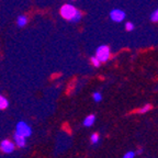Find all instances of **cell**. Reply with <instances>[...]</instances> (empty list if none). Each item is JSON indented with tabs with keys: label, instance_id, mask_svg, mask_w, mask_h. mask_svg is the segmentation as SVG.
<instances>
[{
	"label": "cell",
	"instance_id": "8fae6325",
	"mask_svg": "<svg viewBox=\"0 0 158 158\" xmlns=\"http://www.w3.org/2000/svg\"><path fill=\"white\" fill-rule=\"evenodd\" d=\"M125 30L127 31V32H132V31H134V29H135V25H134L133 22H130V21H127V22H125Z\"/></svg>",
	"mask_w": 158,
	"mask_h": 158
},
{
	"label": "cell",
	"instance_id": "ba28073f",
	"mask_svg": "<svg viewBox=\"0 0 158 158\" xmlns=\"http://www.w3.org/2000/svg\"><path fill=\"white\" fill-rule=\"evenodd\" d=\"M27 21H29V19H27V15H19V17L17 18V24H18V27H25V25L27 24Z\"/></svg>",
	"mask_w": 158,
	"mask_h": 158
},
{
	"label": "cell",
	"instance_id": "5bb4252c",
	"mask_svg": "<svg viewBox=\"0 0 158 158\" xmlns=\"http://www.w3.org/2000/svg\"><path fill=\"white\" fill-rule=\"evenodd\" d=\"M90 62H91V64L94 65V67H100V65H101L100 60H99V59L97 58L96 56H92L91 58H90Z\"/></svg>",
	"mask_w": 158,
	"mask_h": 158
},
{
	"label": "cell",
	"instance_id": "5b68a950",
	"mask_svg": "<svg viewBox=\"0 0 158 158\" xmlns=\"http://www.w3.org/2000/svg\"><path fill=\"white\" fill-rule=\"evenodd\" d=\"M15 144L13 142L9 141V139H3L0 144V149L6 154H11L15 151Z\"/></svg>",
	"mask_w": 158,
	"mask_h": 158
},
{
	"label": "cell",
	"instance_id": "7c38bea8",
	"mask_svg": "<svg viewBox=\"0 0 158 158\" xmlns=\"http://www.w3.org/2000/svg\"><path fill=\"white\" fill-rule=\"evenodd\" d=\"M151 109H152V104H146V106H144L143 108H141L139 110H138V113L144 114V113H146V112L149 111Z\"/></svg>",
	"mask_w": 158,
	"mask_h": 158
},
{
	"label": "cell",
	"instance_id": "3957f363",
	"mask_svg": "<svg viewBox=\"0 0 158 158\" xmlns=\"http://www.w3.org/2000/svg\"><path fill=\"white\" fill-rule=\"evenodd\" d=\"M109 17H110V20L112 22L115 23H121L123 22L126 18V13L124 10L118 9V8H115V9H112L109 13Z\"/></svg>",
	"mask_w": 158,
	"mask_h": 158
},
{
	"label": "cell",
	"instance_id": "2e32d148",
	"mask_svg": "<svg viewBox=\"0 0 158 158\" xmlns=\"http://www.w3.org/2000/svg\"><path fill=\"white\" fill-rule=\"evenodd\" d=\"M135 152H132V151H130V152H127V153L125 154V155L123 156V158H134L135 157Z\"/></svg>",
	"mask_w": 158,
	"mask_h": 158
},
{
	"label": "cell",
	"instance_id": "8992f818",
	"mask_svg": "<svg viewBox=\"0 0 158 158\" xmlns=\"http://www.w3.org/2000/svg\"><path fill=\"white\" fill-rule=\"evenodd\" d=\"M13 143H15L18 147L23 148V147H25V145H27V137L15 133V135H13Z\"/></svg>",
	"mask_w": 158,
	"mask_h": 158
},
{
	"label": "cell",
	"instance_id": "4fadbf2b",
	"mask_svg": "<svg viewBox=\"0 0 158 158\" xmlns=\"http://www.w3.org/2000/svg\"><path fill=\"white\" fill-rule=\"evenodd\" d=\"M100 139V136H99L98 133H94L91 136H90V141H91L92 144H97Z\"/></svg>",
	"mask_w": 158,
	"mask_h": 158
},
{
	"label": "cell",
	"instance_id": "ac0fdd59",
	"mask_svg": "<svg viewBox=\"0 0 158 158\" xmlns=\"http://www.w3.org/2000/svg\"><path fill=\"white\" fill-rule=\"evenodd\" d=\"M70 1H75V0H70Z\"/></svg>",
	"mask_w": 158,
	"mask_h": 158
},
{
	"label": "cell",
	"instance_id": "9c48e42d",
	"mask_svg": "<svg viewBox=\"0 0 158 158\" xmlns=\"http://www.w3.org/2000/svg\"><path fill=\"white\" fill-rule=\"evenodd\" d=\"M8 106H9L8 99H6L5 97L0 94V110H5V109L8 108Z\"/></svg>",
	"mask_w": 158,
	"mask_h": 158
},
{
	"label": "cell",
	"instance_id": "52a82bcc",
	"mask_svg": "<svg viewBox=\"0 0 158 158\" xmlns=\"http://www.w3.org/2000/svg\"><path fill=\"white\" fill-rule=\"evenodd\" d=\"M96 122V115L94 114H90V115L86 116L84 120V125L86 127H89V126H92Z\"/></svg>",
	"mask_w": 158,
	"mask_h": 158
},
{
	"label": "cell",
	"instance_id": "7a4b0ae2",
	"mask_svg": "<svg viewBox=\"0 0 158 158\" xmlns=\"http://www.w3.org/2000/svg\"><path fill=\"white\" fill-rule=\"evenodd\" d=\"M94 56L100 60V63H106L111 57V49L106 44L100 45L96 49V55Z\"/></svg>",
	"mask_w": 158,
	"mask_h": 158
},
{
	"label": "cell",
	"instance_id": "277c9868",
	"mask_svg": "<svg viewBox=\"0 0 158 158\" xmlns=\"http://www.w3.org/2000/svg\"><path fill=\"white\" fill-rule=\"evenodd\" d=\"M15 133L24 136V137H29L32 134V130H31V127H30V125L27 123H25L23 121H20L18 122L17 127H15Z\"/></svg>",
	"mask_w": 158,
	"mask_h": 158
},
{
	"label": "cell",
	"instance_id": "6da1fadb",
	"mask_svg": "<svg viewBox=\"0 0 158 158\" xmlns=\"http://www.w3.org/2000/svg\"><path fill=\"white\" fill-rule=\"evenodd\" d=\"M59 13H60V17L64 20H66V21H68V22L77 23L82 19L81 11H79L72 3L63 5L60 7V9H59Z\"/></svg>",
	"mask_w": 158,
	"mask_h": 158
},
{
	"label": "cell",
	"instance_id": "9a60e30c",
	"mask_svg": "<svg viewBox=\"0 0 158 158\" xmlns=\"http://www.w3.org/2000/svg\"><path fill=\"white\" fill-rule=\"evenodd\" d=\"M92 98H94V100L96 102H100L102 100V96L100 92H94V94H92Z\"/></svg>",
	"mask_w": 158,
	"mask_h": 158
},
{
	"label": "cell",
	"instance_id": "e0dca14e",
	"mask_svg": "<svg viewBox=\"0 0 158 158\" xmlns=\"http://www.w3.org/2000/svg\"><path fill=\"white\" fill-rule=\"evenodd\" d=\"M143 153V149H138L137 151V154H142Z\"/></svg>",
	"mask_w": 158,
	"mask_h": 158
},
{
	"label": "cell",
	"instance_id": "30bf717a",
	"mask_svg": "<svg viewBox=\"0 0 158 158\" xmlns=\"http://www.w3.org/2000/svg\"><path fill=\"white\" fill-rule=\"evenodd\" d=\"M149 19H151L152 22H158V8L157 9H155L153 11V13L151 15V17H149Z\"/></svg>",
	"mask_w": 158,
	"mask_h": 158
}]
</instances>
